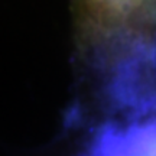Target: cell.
<instances>
[{
    "label": "cell",
    "instance_id": "cell-1",
    "mask_svg": "<svg viewBox=\"0 0 156 156\" xmlns=\"http://www.w3.org/2000/svg\"><path fill=\"white\" fill-rule=\"evenodd\" d=\"M78 23L90 44L149 36L156 29V0H78Z\"/></svg>",
    "mask_w": 156,
    "mask_h": 156
}]
</instances>
